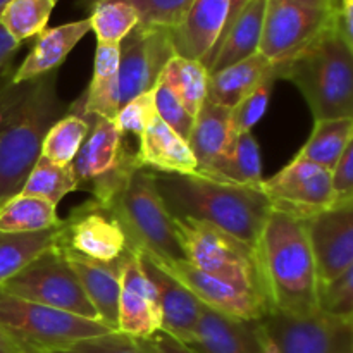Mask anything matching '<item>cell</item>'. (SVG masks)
I'll use <instances>...</instances> for the list:
<instances>
[{
	"label": "cell",
	"mask_w": 353,
	"mask_h": 353,
	"mask_svg": "<svg viewBox=\"0 0 353 353\" xmlns=\"http://www.w3.org/2000/svg\"><path fill=\"white\" fill-rule=\"evenodd\" d=\"M68 110L57 95V71L30 81L7 79L0 92V205L21 192L45 134Z\"/></svg>",
	"instance_id": "1"
},
{
	"label": "cell",
	"mask_w": 353,
	"mask_h": 353,
	"mask_svg": "<svg viewBox=\"0 0 353 353\" xmlns=\"http://www.w3.org/2000/svg\"><path fill=\"white\" fill-rule=\"evenodd\" d=\"M155 185L172 217L209 223L252 248L272 209L262 186L231 185L196 172H155Z\"/></svg>",
	"instance_id": "2"
},
{
	"label": "cell",
	"mask_w": 353,
	"mask_h": 353,
	"mask_svg": "<svg viewBox=\"0 0 353 353\" xmlns=\"http://www.w3.org/2000/svg\"><path fill=\"white\" fill-rule=\"evenodd\" d=\"M254 250L269 309L299 317L319 312L316 261L305 221L271 209Z\"/></svg>",
	"instance_id": "3"
},
{
	"label": "cell",
	"mask_w": 353,
	"mask_h": 353,
	"mask_svg": "<svg viewBox=\"0 0 353 353\" xmlns=\"http://www.w3.org/2000/svg\"><path fill=\"white\" fill-rule=\"evenodd\" d=\"M283 78L302 92L314 119H353V47L334 30L285 62Z\"/></svg>",
	"instance_id": "4"
},
{
	"label": "cell",
	"mask_w": 353,
	"mask_h": 353,
	"mask_svg": "<svg viewBox=\"0 0 353 353\" xmlns=\"http://www.w3.org/2000/svg\"><path fill=\"white\" fill-rule=\"evenodd\" d=\"M0 324L21 353H62L79 341L112 333L100 321L85 319L0 292Z\"/></svg>",
	"instance_id": "5"
},
{
	"label": "cell",
	"mask_w": 353,
	"mask_h": 353,
	"mask_svg": "<svg viewBox=\"0 0 353 353\" xmlns=\"http://www.w3.org/2000/svg\"><path fill=\"white\" fill-rule=\"evenodd\" d=\"M110 210L123 226L128 248L150 254L159 261H178L183 257L176 238L172 216L155 185V172L137 168L116 199L109 203Z\"/></svg>",
	"instance_id": "6"
},
{
	"label": "cell",
	"mask_w": 353,
	"mask_h": 353,
	"mask_svg": "<svg viewBox=\"0 0 353 353\" xmlns=\"http://www.w3.org/2000/svg\"><path fill=\"white\" fill-rule=\"evenodd\" d=\"M172 226L186 262L221 281L265 299L254 248L203 221L172 217Z\"/></svg>",
	"instance_id": "7"
},
{
	"label": "cell",
	"mask_w": 353,
	"mask_h": 353,
	"mask_svg": "<svg viewBox=\"0 0 353 353\" xmlns=\"http://www.w3.org/2000/svg\"><path fill=\"white\" fill-rule=\"evenodd\" d=\"M71 164L78 188L92 193L93 200L102 205H109L116 199L131 172L141 165L116 123L95 116L88 137Z\"/></svg>",
	"instance_id": "8"
},
{
	"label": "cell",
	"mask_w": 353,
	"mask_h": 353,
	"mask_svg": "<svg viewBox=\"0 0 353 353\" xmlns=\"http://www.w3.org/2000/svg\"><path fill=\"white\" fill-rule=\"evenodd\" d=\"M259 323L264 353H353V321L269 309Z\"/></svg>",
	"instance_id": "9"
},
{
	"label": "cell",
	"mask_w": 353,
	"mask_h": 353,
	"mask_svg": "<svg viewBox=\"0 0 353 353\" xmlns=\"http://www.w3.org/2000/svg\"><path fill=\"white\" fill-rule=\"evenodd\" d=\"M0 292L52 309L65 310L85 319L99 321L97 310L83 292L81 283L64 254L55 247L45 250L23 271L3 283Z\"/></svg>",
	"instance_id": "10"
},
{
	"label": "cell",
	"mask_w": 353,
	"mask_h": 353,
	"mask_svg": "<svg viewBox=\"0 0 353 353\" xmlns=\"http://www.w3.org/2000/svg\"><path fill=\"white\" fill-rule=\"evenodd\" d=\"M338 10L314 9L293 0H268L259 54L271 62L292 61L334 30Z\"/></svg>",
	"instance_id": "11"
},
{
	"label": "cell",
	"mask_w": 353,
	"mask_h": 353,
	"mask_svg": "<svg viewBox=\"0 0 353 353\" xmlns=\"http://www.w3.org/2000/svg\"><path fill=\"white\" fill-rule=\"evenodd\" d=\"M55 248L93 261L112 262L128 250V238L112 210L92 199L61 219Z\"/></svg>",
	"instance_id": "12"
},
{
	"label": "cell",
	"mask_w": 353,
	"mask_h": 353,
	"mask_svg": "<svg viewBox=\"0 0 353 353\" xmlns=\"http://www.w3.org/2000/svg\"><path fill=\"white\" fill-rule=\"evenodd\" d=\"M262 190L272 209L303 221L334 205L331 171L299 157L264 179Z\"/></svg>",
	"instance_id": "13"
},
{
	"label": "cell",
	"mask_w": 353,
	"mask_h": 353,
	"mask_svg": "<svg viewBox=\"0 0 353 353\" xmlns=\"http://www.w3.org/2000/svg\"><path fill=\"white\" fill-rule=\"evenodd\" d=\"M121 61L117 72L121 107L134 97L154 90L161 72L174 54L169 30L138 24L121 41Z\"/></svg>",
	"instance_id": "14"
},
{
	"label": "cell",
	"mask_w": 353,
	"mask_h": 353,
	"mask_svg": "<svg viewBox=\"0 0 353 353\" xmlns=\"http://www.w3.org/2000/svg\"><path fill=\"white\" fill-rule=\"evenodd\" d=\"M162 327V314L154 285L145 274L138 250L121 257V292L117 331L134 340H148Z\"/></svg>",
	"instance_id": "15"
},
{
	"label": "cell",
	"mask_w": 353,
	"mask_h": 353,
	"mask_svg": "<svg viewBox=\"0 0 353 353\" xmlns=\"http://www.w3.org/2000/svg\"><path fill=\"white\" fill-rule=\"evenodd\" d=\"M155 259V257H154ZM172 278L178 279L190 293H193L202 305L243 321H259L269 310V303L257 293L236 288L226 281L200 271L185 259L178 261H159Z\"/></svg>",
	"instance_id": "16"
},
{
	"label": "cell",
	"mask_w": 353,
	"mask_h": 353,
	"mask_svg": "<svg viewBox=\"0 0 353 353\" xmlns=\"http://www.w3.org/2000/svg\"><path fill=\"white\" fill-rule=\"evenodd\" d=\"M317 281L353 268V202L333 205L305 221Z\"/></svg>",
	"instance_id": "17"
},
{
	"label": "cell",
	"mask_w": 353,
	"mask_h": 353,
	"mask_svg": "<svg viewBox=\"0 0 353 353\" xmlns=\"http://www.w3.org/2000/svg\"><path fill=\"white\" fill-rule=\"evenodd\" d=\"M145 274L154 285L162 314V333L188 345L193 340L202 303L181 283L172 278L150 254L138 250Z\"/></svg>",
	"instance_id": "18"
},
{
	"label": "cell",
	"mask_w": 353,
	"mask_h": 353,
	"mask_svg": "<svg viewBox=\"0 0 353 353\" xmlns=\"http://www.w3.org/2000/svg\"><path fill=\"white\" fill-rule=\"evenodd\" d=\"M188 347L196 353H264L257 321L224 316L205 305Z\"/></svg>",
	"instance_id": "19"
},
{
	"label": "cell",
	"mask_w": 353,
	"mask_h": 353,
	"mask_svg": "<svg viewBox=\"0 0 353 353\" xmlns=\"http://www.w3.org/2000/svg\"><path fill=\"white\" fill-rule=\"evenodd\" d=\"M228 6L230 0H195L181 23L169 30L174 54L202 62L223 33Z\"/></svg>",
	"instance_id": "20"
},
{
	"label": "cell",
	"mask_w": 353,
	"mask_h": 353,
	"mask_svg": "<svg viewBox=\"0 0 353 353\" xmlns=\"http://www.w3.org/2000/svg\"><path fill=\"white\" fill-rule=\"evenodd\" d=\"M65 261L71 265L86 299L97 310L100 323L117 331V310L121 292V259L112 262H100L83 257L74 252H65Z\"/></svg>",
	"instance_id": "21"
},
{
	"label": "cell",
	"mask_w": 353,
	"mask_h": 353,
	"mask_svg": "<svg viewBox=\"0 0 353 353\" xmlns=\"http://www.w3.org/2000/svg\"><path fill=\"white\" fill-rule=\"evenodd\" d=\"M236 138L231 126V109L205 99L186 140L196 161V174H205L217 161L230 154Z\"/></svg>",
	"instance_id": "22"
},
{
	"label": "cell",
	"mask_w": 353,
	"mask_h": 353,
	"mask_svg": "<svg viewBox=\"0 0 353 353\" xmlns=\"http://www.w3.org/2000/svg\"><path fill=\"white\" fill-rule=\"evenodd\" d=\"M285 62H271L262 54H254L245 61L209 74L207 100L233 109L241 99L254 92L268 78H283Z\"/></svg>",
	"instance_id": "23"
},
{
	"label": "cell",
	"mask_w": 353,
	"mask_h": 353,
	"mask_svg": "<svg viewBox=\"0 0 353 353\" xmlns=\"http://www.w3.org/2000/svg\"><path fill=\"white\" fill-rule=\"evenodd\" d=\"M90 30L92 26H90L88 17L45 30L43 33L38 34L30 54L9 79L12 83L30 81V79L57 71L59 65L68 59L72 48L85 38Z\"/></svg>",
	"instance_id": "24"
},
{
	"label": "cell",
	"mask_w": 353,
	"mask_h": 353,
	"mask_svg": "<svg viewBox=\"0 0 353 353\" xmlns=\"http://www.w3.org/2000/svg\"><path fill=\"white\" fill-rule=\"evenodd\" d=\"M119 61V43H102V41L97 43L92 81L88 90L69 105V112L114 121L117 110L121 109L119 88H117Z\"/></svg>",
	"instance_id": "25"
},
{
	"label": "cell",
	"mask_w": 353,
	"mask_h": 353,
	"mask_svg": "<svg viewBox=\"0 0 353 353\" xmlns=\"http://www.w3.org/2000/svg\"><path fill=\"white\" fill-rule=\"evenodd\" d=\"M143 168L161 174H195L196 161L185 138L179 137L159 116L152 119L140 137L137 152Z\"/></svg>",
	"instance_id": "26"
},
{
	"label": "cell",
	"mask_w": 353,
	"mask_h": 353,
	"mask_svg": "<svg viewBox=\"0 0 353 353\" xmlns=\"http://www.w3.org/2000/svg\"><path fill=\"white\" fill-rule=\"evenodd\" d=\"M265 6H268V0H250L248 6L241 10L214 54L212 62L207 68L209 74H214L221 69L230 68L257 54L262 28H264Z\"/></svg>",
	"instance_id": "27"
},
{
	"label": "cell",
	"mask_w": 353,
	"mask_h": 353,
	"mask_svg": "<svg viewBox=\"0 0 353 353\" xmlns=\"http://www.w3.org/2000/svg\"><path fill=\"white\" fill-rule=\"evenodd\" d=\"M216 181L243 186H262V157L252 131L238 134L233 150L217 161L205 174Z\"/></svg>",
	"instance_id": "28"
},
{
	"label": "cell",
	"mask_w": 353,
	"mask_h": 353,
	"mask_svg": "<svg viewBox=\"0 0 353 353\" xmlns=\"http://www.w3.org/2000/svg\"><path fill=\"white\" fill-rule=\"evenodd\" d=\"M59 224L57 207L38 196L17 193L0 205V233H38Z\"/></svg>",
	"instance_id": "29"
},
{
	"label": "cell",
	"mask_w": 353,
	"mask_h": 353,
	"mask_svg": "<svg viewBox=\"0 0 353 353\" xmlns=\"http://www.w3.org/2000/svg\"><path fill=\"white\" fill-rule=\"evenodd\" d=\"M352 140L353 119L343 117V119L316 121L309 140L296 154V157L333 171L343 152L352 145Z\"/></svg>",
	"instance_id": "30"
},
{
	"label": "cell",
	"mask_w": 353,
	"mask_h": 353,
	"mask_svg": "<svg viewBox=\"0 0 353 353\" xmlns=\"http://www.w3.org/2000/svg\"><path fill=\"white\" fill-rule=\"evenodd\" d=\"M59 226L38 233H0V286L23 271L38 255L55 247Z\"/></svg>",
	"instance_id": "31"
},
{
	"label": "cell",
	"mask_w": 353,
	"mask_h": 353,
	"mask_svg": "<svg viewBox=\"0 0 353 353\" xmlns=\"http://www.w3.org/2000/svg\"><path fill=\"white\" fill-rule=\"evenodd\" d=\"M159 79H162L172 90L186 112L195 119L200 107L207 99L209 71L205 69V65L200 61L172 55Z\"/></svg>",
	"instance_id": "32"
},
{
	"label": "cell",
	"mask_w": 353,
	"mask_h": 353,
	"mask_svg": "<svg viewBox=\"0 0 353 353\" xmlns=\"http://www.w3.org/2000/svg\"><path fill=\"white\" fill-rule=\"evenodd\" d=\"M92 117L69 112L47 131L41 143V155L55 164L68 165L74 161L92 128Z\"/></svg>",
	"instance_id": "33"
},
{
	"label": "cell",
	"mask_w": 353,
	"mask_h": 353,
	"mask_svg": "<svg viewBox=\"0 0 353 353\" xmlns=\"http://www.w3.org/2000/svg\"><path fill=\"white\" fill-rule=\"evenodd\" d=\"M74 190H78V181H76L72 164H55L40 155L19 193L38 196L57 207V203Z\"/></svg>",
	"instance_id": "34"
},
{
	"label": "cell",
	"mask_w": 353,
	"mask_h": 353,
	"mask_svg": "<svg viewBox=\"0 0 353 353\" xmlns=\"http://www.w3.org/2000/svg\"><path fill=\"white\" fill-rule=\"evenodd\" d=\"M54 0H9L0 12V24L16 41L30 40L47 30Z\"/></svg>",
	"instance_id": "35"
},
{
	"label": "cell",
	"mask_w": 353,
	"mask_h": 353,
	"mask_svg": "<svg viewBox=\"0 0 353 353\" xmlns=\"http://www.w3.org/2000/svg\"><path fill=\"white\" fill-rule=\"evenodd\" d=\"M88 19L102 43H121L140 23L137 9L126 0H95Z\"/></svg>",
	"instance_id": "36"
},
{
	"label": "cell",
	"mask_w": 353,
	"mask_h": 353,
	"mask_svg": "<svg viewBox=\"0 0 353 353\" xmlns=\"http://www.w3.org/2000/svg\"><path fill=\"white\" fill-rule=\"evenodd\" d=\"M317 307L331 317L353 321V268L336 278L317 281Z\"/></svg>",
	"instance_id": "37"
},
{
	"label": "cell",
	"mask_w": 353,
	"mask_h": 353,
	"mask_svg": "<svg viewBox=\"0 0 353 353\" xmlns=\"http://www.w3.org/2000/svg\"><path fill=\"white\" fill-rule=\"evenodd\" d=\"M137 9L140 23L172 30L183 21L195 0H126Z\"/></svg>",
	"instance_id": "38"
},
{
	"label": "cell",
	"mask_w": 353,
	"mask_h": 353,
	"mask_svg": "<svg viewBox=\"0 0 353 353\" xmlns=\"http://www.w3.org/2000/svg\"><path fill=\"white\" fill-rule=\"evenodd\" d=\"M276 81L278 78H268L231 109V126L234 133L241 134L252 131V128L264 117Z\"/></svg>",
	"instance_id": "39"
},
{
	"label": "cell",
	"mask_w": 353,
	"mask_h": 353,
	"mask_svg": "<svg viewBox=\"0 0 353 353\" xmlns=\"http://www.w3.org/2000/svg\"><path fill=\"white\" fill-rule=\"evenodd\" d=\"M155 116H157V110H155L154 90H150L124 103L117 110L114 123L123 134L134 133L140 138Z\"/></svg>",
	"instance_id": "40"
},
{
	"label": "cell",
	"mask_w": 353,
	"mask_h": 353,
	"mask_svg": "<svg viewBox=\"0 0 353 353\" xmlns=\"http://www.w3.org/2000/svg\"><path fill=\"white\" fill-rule=\"evenodd\" d=\"M154 99L157 116L171 130H174L179 137L188 140L190 131H192L193 126V117L186 112V109L179 102L178 97L172 93V90L162 79H159L157 85L154 86Z\"/></svg>",
	"instance_id": "41"
},
{
	"label": "cell",
	"mask_w": 353,
	"mask_h": 353,
	"mask_svg": "<svg viewBox=\"0 0 353 353\" xmlns=\"http://www.w3.org/2000/svg\"><path fill=\"white\" fill-rule=\"evenodd\" d=\"M62 353H150L143 340H134L119 331H112L103 336L79 341L69 350Z\"/></svg>",
	"instance_id": "42"
},
{
	"label": "cell",
	"mask_w": 353,
	"mask_h": 353,
	"mask_svg": "<svg viewBox=\"0 0 353 353\" xmlns=\"http://www.w3.org/2000/svg\"><path fill=\"white\" fill-rule=\"evenodd\" d=\"M334 205L353 202V143L347 147L331 171Z\"/></svg>",
	"instance_id": "43"
},
{
	"label": "cell",
	"mask_w": 353,
	"mask_h": 353,
	"mask_svg": "<svg viewBox=\"0 0 353 353\" xmlns=\"http://www.w3.org/2000/svg\"><path fill=\"white\" fill-rule=\"evenodd\" d=\"M143 343L150 353H196L193 348H190L188 345L181 343V341L169 336V334L162 333V331L155 333L154 336L148 338V340H143Z\"/></svg>",
	"instance_id": "44"
},
{
	"label": "cell",
	"mask_w": 353,
	"mask_h": 353,
	"mask_svg": "<svg viewBox=\"0 0 353 353\" xmlns=\"http://www.w3.org/2000/svg\"><path fill=\"white\" fill-rule=\"evenodd\" d=\"M19 47V41L14 40V38L7 33L6 28L0 24V76L9 74L10 64H12Z\"/></svg>",
	"instance_id": "45"
},
{
	"label": "cell",
	"mask_w": 353,
	"mask_h": 353,
	"mask_svg": "<svg viewBox=\"0 0 353 353\" xmlns=\"http://www.w3.org/2000/svg\"><path fill=\"white\" fill-rule=\"evenodd\" d=\"M248 2H250V0H230V6H228V17H226V24H224L223 33H221V37H219V40H217V43L214 45L212 52H210V54L207 55V57L203 59V61H202V64L205 65V69L209 68V65H210V62H212L214 54H216V50H217V48H219L221 41L224 40V37H226V33H228V31H230V28L233 26V23H234V21H236V17L240 16V14H241V10H243L245 7L248 6Z\"/></svg>",
	"instance_id": "46"
},
{
	"label": "cell",
	"mask_w": 353,
	"mask_h": 353,
	"mask_svg": "<svg viewBox=\"0 0 353 353\" xmlns=\"http://www.w3.org/2000/svg\"><path fill=\"white\" fill-rule=\"evenodd\" d=\"M302 6L314 7V9H324V10H338L341 7V0H293Z\"/></svg>",
	"instance_id": "47"
},
{
	"label": "cell",
	"mask_w": 353,
	"mask_h": 353,
	"mask_svg": "<svg viewBox=\"0 0 353 353\" xmlns=\"http://www.w3.org/2000/svg\"><path fill=\"white\" fill-rule=\"evenodd\" d=\"M0 353H21L19 348L12 341V338L3 330L2 324H0Z\"/></svg>",
	"instance_id": "48"
},
{
	"label": "cell",
	"mask_w": 353,
	"mask_h": 353,
	"mask_svg": "<svg viewBox=\"0 0 353 353\" xmlns=\"http://www.w3.org/2000/svg\"><path fill=\"white\" fill-rule=\"evenodd\" d=\"M7 3H9V0H0V12H2V9L7 6Z\"/></svg>",
	"instance_id": "49"
},
{
	"label": "cell",
	"mask_w": 353,
	"mask_h": 353,
	"mask_svg": "<svg viewBox=\"0 0 353 353\" xmlns=\"http://www.w3.org/2000/svg\"><path fill=\"white\" fill-rule=\"evenodd\" d=\"M341 6H353V0H341Z\"/></svg>",
	"instance_id": "50"
},
{
	"label": "cell",
	"mask_w": 353,
	"mask_h": 353,
	"mask_svg": "<svg viewBox=\"0 0 353 353\" xmlns=\"http://www.w3.org/2000/svg\"><path fill=\"white\" fill-rule=\"evenodd\" d=\"M54 2H55V3H57V2H59V0H54Z\"/></svg>",
	"instance_id": "51"
}]
</instances>
